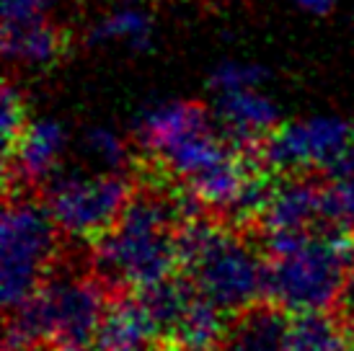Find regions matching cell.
Returning a JSON list of instances; mask_svg holds the SVG:
<instances>
[{"label": "cell", "instance_id": "obj_1", "mask_svg": "<svg viewBox=\"0 0 354 351\" xmlns=\"http://www.w3.org/2000/svg\"><path fill=\"white\" fill-rule=\"evenodd\" d=\"M178 215L171 196L138 194L93 245V269L111 287L145 290L168 279L178 266Z\"/></svg>", "mask_w": 354, "mask_h": 351}, {"label": "cell", "instance_id": "obj_2", "mask_svg": "<svg viewBox=\"0 0 354 351\" xmlns=\"http://www.w3.org/2000/svg\"><path fill=\"white\" fill-rule=\"evenodd\" d=\"M104 312L106 297L99 279L57 274L8 312L6 351H31L44 341L91 343Z\"/></svg>", "mask_w": 354, "mask_h": 351}, {"label": "cell", "instance_id": "obj_3", "mask_svg": "<svg viewBox=\"0 0 354 351\" xmlns=\"http://www.w3.org/2000/svg\"><path fill=\"white\" fill-rule=\"evenodd\" d=\"M354 269V240L346 230L308 235L292 254L272 258L269 297L287 312L328 310Z\"/></svg>", "mask_w": 354, "mask_h": 351}, {"label": "cell", "instance_id": "obj_4", "mask_svg": "<svg viewBox=\"0 0 354 351\" xmlns=\"http://www.w3.org/2000/svg\"><path fill=\"white\" fill-rule=\"evenodd\" d=\"M59 230L47 202L8 196L0 227V294L13 310L44 284V274L57 256Z\"/></svg>", "mask_w": 354, "mask_h": 351}, {"label": "cell", "instance_id": "obj_5", "mask_svg": "<svg viewBox=\"0 0 354 351\" xmlns=\"http://www.w3.org/2000/svg\"><path fill=\"white\" fill-rule=\"evenodd\" d=\"M132 199V184L117 171L101 176L55 171L44 181V202L57 227L70 238L99 240Z\"/></svg>", "mask_w": 354, "mask_h": 351}, {"label": "cell", "instance_id": "obj_6", "mask_svg": "<svg viewBox=\"0 0 354 351\" xmlns=\"http://www.w3.org/2000/svg\"><path fill=\"white\" fill-rule=\"evenodd\" d=\"M269 263L238 235L220 227L205 254L187 269L197 292L227 315L248 310L269 297Z\"/></svg>", "mask_w": 354, "mask_h": 351}, {"label": "cell", "instance_id": "obj_7", "mask_svg": "<svg viewBox=\"0 0 354 351\" xmlns=\"http://www.w3.org/2000/svg\"><path fill=\"white\" fill-rule=\"evenodd\" d=\"M354 127L339 117H313L279 124L259 142L256 158L274 173H305L324 168L346 145H352Z\"/></svg>", "mask_w": 354, "mask_h": 351}, {"label": "cell", "instance_id": "obj_8", "mask_svg": "<svg viewBox=\"0 0 354 351\" xmlns=\"http://www.w3.org/2000/svg\"><path fill=\"white\" fill-rule=\"evenodd\" d=\"M215 119L230 145L241 153H256L259 142L274 127H279V108L266 96L246 91L220 93Z\"/></svg>", "mask_w": 354, "mask_h": 351}, {"label": "cell", "instance_id": "obj_9", "mask_svg": "<svg viewBox=\"0 0 354 351\" xmlns=\"http://www.w3.org/2000/svg\"><path fill=\"white\" fill-rule=\"evenodd\" d=\"M215 122L217 119L209 117L205 104H199V101H174V104L148 108L135 124V137H138V145L145 153H150L153 158H160L166 150L178 145L181 140L212 127Z\"/></svg>", "mask_w": 354, "mask_h": 351}, {"label": "cell", "instance_id": "obj_10", "mask_svg": "<svg viewBox=\"0 0 354 351\" xmlns=\"http://www.w3.org/2000/svg\"><path fill=\"white\" fill-rule=\"evenodd\" d=\"M93 341L99 351H166L160 328L140 297L109 305Z\"/></svg>", "mask_w": 354, "mask_h": 351}, {"label": "cell", "instance_id": "obj_11", "mask_svg": "<svg viewBox=\"0 0 354 351\" xmlns=\"http://www.w3.org/2000/svg\"><path fill=\"white\" fill-rule=\"evenodd\" d=\"M68 142L65 127L55 119H37L24 129L13 153L6 155V178H19L24 184H44L62 158Z\"/></svg>", "mask_w": 354, "mask_h": 351}, {"label": "cell", "instance_id": "obj_12", "mask_svg": "<svg viewBox=\"0 0 354 351\" xmlns=\"http://www.w3.org/2000/svg\"><path fill=\"white\" fill-rule=\"evenodd\" d=\"M321 194L324 189L310 176L290 173L274 184L269 202L261 212V225L269 230H308L321 220Z\"/></svg>", "mask_w": 354, "mask_h": 351}, {"label": "cell", "instance_id": "obj_13", "mask_svg": "<svg viewBox=\"0 0 354 351\" xmlns=\"http://www.w3.org/2000/svg\"><path fill=\"white\" fill-rule=\"evenodd\" d=\"M292 318L279 307L254 305L238 312L217 351H292Z\"/></svg>", "mask_w": 354, "mask_h": 351}, {"label": "cell", "instance_id": "obj_14", "mask_svg": "<svg viewBox=\"0 0 354 351\" xmlns=\"http://www.w3.org/2000/svg\"><path fill=\"white\" fill-rule=\"evenodd\" d=\"M227 328V312L197 292L166 341L174 351H217Z\"/></svg>", "mask_w": 354, "mask_h": 351}, {"label": "cell", "instance_id": "obj_15", "mask_svg": "<svg viewBox=\"0 0 354 351\" xmlns=\"http://www.w3.org/2000/svg\"><path fill=\"white\" fill-rule=\"evenodd\" d=\"M70 44L68 31L55 26L50 19L24 23V26H3V47L6 57L26 65H52L62 59Z\"/></svg>", "mask_w": 354, "mask_h": 351}, {"label": "cell", "instance_id": "obj_16", "mask_svg": "<svg viewBox=\"0 0 354 351\" xmlns=\"http://www.w3.org/2000/svg\"><path fill=\"white\" fill-rule=\"evenodd\" d=\"M194 297H197L194 282L192 279H174V276L140 290V300L145 303L153 321L158 323L163 341L168 339V333L176 328V323L181 321V315L187 312Z\"/></svg>", "mask_w": 354, "mask_h": 351}, {"label": "cell", "instance_id": "obj_17", "mask_svg": "<svg viewBox=\"0 0 354 351\" xmlns=\"http://www.w3.org/2000/svg\"><path fill=\"white\" fill-rule=\"evenodd\" d=\"M292 351H344V336L324 310L295 312L290 331Z\"/></svg>", "mask_w": 354, "mask_h": 351}, {"label": "cell", "instance_id": "obj_18", "mask_svg": "<svg viewBox=\"0 0 354 351\" xmlns=\"http://www.w3.org/2000/svg\"><path fill=\"white\" fill-rule=\"evenodd\" d=\"M321 220L336 230H354V176L334 178L324 186Z\"/></svg>", "mask_w": 354, "mask_h": 351}, {"label": "cell", "instance_id": "obj_19", "mask_svg": "<svg viewBox=\"0 0 354 351\" xmlns=\"http://www.w3.org/2000/svg\"><path fill=\"white\" fill-rule=\"evenodd\" d=\"M150 21L138 10H119L114 16L104 19L91 31V41L104 39H135V44H145L148 41Z\"/></svg>", "mask_w": 354, "mask_h": 351}, {"label": "cell", "instance_id": "obj_20", "mask_svg": "<svg viewBox=\"0 0 354 351\" xmlns=\"http://www.w3.org/2000/svg\"><path fill=\"white\" fill-rule=\"evenodd\" d=\"M26 127H29L26 101L16 88V83L6 80V86H3V150H6V155L13 153V147H16L19 137L24 135Z\"/></svg>", "mask_w": 354, "mask_h": 351}, {"label": "cell", "instance_id": "obj_21", "mask_svg": "<svg viewBox=\"0 0 354 351\" xmlns=\"http://www.w3.org/2000/svg\"><path fill=\"white\" fill-rule=\"evenodd\" d=\"M86 150L109 171H119L122 166H127L129 160V150L124 145V140L111 129H91L86 135Z\"/></svg>", "mask_w": 354, "mask_h": 351}, {"label": "cell", "instance_id": "obj_22", "mask_svg": "<svg viewBox=\"0 0 354 351\" xmlns=\"http://www.w3.org/2000/svg\"><path fill=\"white\" fill-rule=\"evenodd\" d=\"M266 73L261 65H238V62H225L212 73L209 86L215 88L217 93H227V91H246V88H256L266 78Z\"/></svg>", "mask_w": 354, "mask_h": 351}, {"label": "cell", "instance_id": "obj_23", "mask_svg": "<svg viewBox=\"0 0 354 351\" xmlns=\"http://www.w3.org/2000/svg\"><path fill=\"white\" fill-rule=\"evenodd\" d=\"M336 305H339V310H342L344 318L354 321V269L346 274V282H344V287H342V292H339Z\"/></svg>", "mask_w": 354, "mask_h": 351}, {"label": "cell", "instance_id": "obj_24", "mask_svg": "<svg viewBox=\"0 0 354 351\" xmlns=\"http://www.w3.org/2000/svg\"><path fill=\"white\" fill-rule=\"evenodd\" d=\"M300 8L310 10V13H328V10L334 8L336 0H295Z\"/></svg>", "mask_w": 354, "mask_h": 351}, {"label": "cell", "instance_id": "obj_25", "mask_svg": "<svg viewBox=\"0 0 354 351\" xmlns=\"http://www.w3.org/2000/svg\"><path fill=\"white\" fill-rule=\"evenodd\" d=\"M55 351H93V349H88L86 343H59ZM96 351H99V349H96Z\"/></svg>", "mask_w": 354, "mask_h": 351}, {"label": "cell", "instance_id": "obj_26", "mask_svg": "<svg viewBox=\"0 0 354 351\" xmlns=\"http://www.w3.org/2000/svg\"><path fill=\"white\" fill-rule=\"evenodd\" d=\"M352 127H354V124H352Z\"/></svg>", "mask_w": 354, "mask_h": 351}, {"label": "cell", "instance_id": "obj_27", "mask_svg": "<svg viewBox=\"0 0 354 351\" xmlns=\"http://www.w3.org/2000/svg\"><path fill=\"white\" fill-rule=\"evenodd\" d=\"M344 351H346V349H344Z\"/></svg>", "mask_w": 354, "mask_h": 351}]
</instances>
